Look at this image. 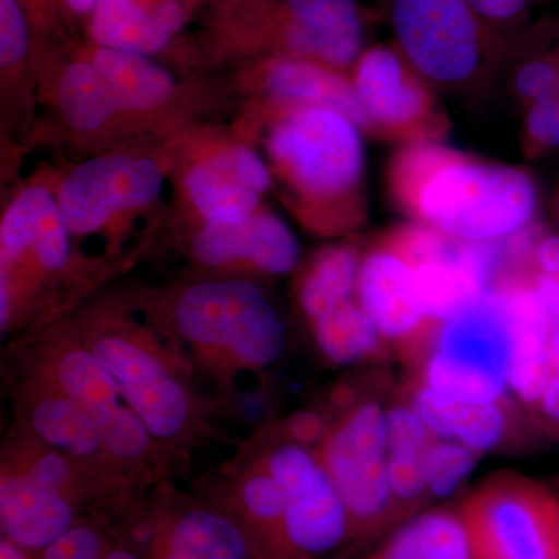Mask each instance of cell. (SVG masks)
I'll return each instance as SVG.
<instances>
[{"mask_svg": "<svg viewBox=\"0 0 559 559\" xmlns=\"http://www.w3.org/2000/svg\"><path fill=\"white\" fill-rule=\"evenodd\" d=\"M533 411L538 415L540 423L559 433V370H550L549 382Z\"/></svg>", "mask_w": 559, "mask_h": 559, "instance_id": "cell-41", "label": "cell"}, {"mask_svg": "<svg viewBox=\"0 0 559 559\" xmlns=\"http://www.w3.org/2000/svg\"><path fill=\"white\" fill-rule=\"evenodd\" d=\"M100 533L90 525H73L43 550V559H103Z\"/></svg>", "mask_w": 559, "mask_h": 559, "instance_id": "cell-38", "label": "cell"}, {"mask_svg": "<svg viewBox=\"0 0 559 559\" xmlns=\"http://www.w3.org/2000/svg\"><path fill=\"white\" fill-rule=\"evenodd\" d=\"M266 90L285 105L325 106L340 110L362 131V112L352 80L341 70L293 55L280 57L266 70Z\"/></svg>", "mask_w": 559, "mask_h": 559, "instance_id": "cell-21", "label": "cell"}, {"mask_svg": "<svg viewBox=\"0 0 559 559\" xmlns=\"http://www.w3.org/2000/svg\"><path fill=\"white\" fill-rule=\"evenodd\" d=\"M0 520L5 538L24 550H44L75 525V509L61 489L40 485L25 473L3 474Z\"/></svg>", "mask_w": 559, "mask_h": 559, "instance_id": "cell-17", "label": "cell"}, {"mask_svg": "<svg viewBox=\"0 0 559 559\" xmlns=\"http://www.w3.org/2000/svg\"><path fill=\"white\" fill-rule=\"evenodd\" d=\"M57 202L51 191L43 186L28 187L16 198L0 226V260L2 270L16 263L31 249L33 230L40 216Z\"/></svg>", "mask_w": 559, "mask_h": 559, "instance_id": "cell-31", "label": "cell"}, {"mask_svg": "<svg viewBox=\"0 0 559 559\" xmlns=\"http://www.w3.org/2000/svg\"><path fill=\"white\" fill-rule=\"evenodd\" d=\"M28 49L27 22L17 0H0V64L11 68Z\"/></svg>", "mask_w": 559, "mask_h": 559, "instance_id": "cell-37", "label": "cell"}, {"mask_svg": "<svg viewBox=\"0 0 559 559\" xmlns=\"http://www.w3.org/2000/svg\"><path fill=\"white\" fill-rule=\"evenodd\" d=\"M457 511L471 559H559V498L538 481L498 474Z\"/></svg>", "mask_w": 559, "mask_h": 559, "instance_id": "cell-5", "label": "cell"}, {"mask_svg": "<svg viewBox=\"0 0 559 559\" xmlns=\"http://www.w3.org/2000/svg\"><path fill=\"white\" fill-rule=\"evenodd\" d=\"M322 463L347 507L352 538L395 524L388 411L380 404L367 401L345 415L326 437Z\"/></svg>", "mask_w": 559, "mask_h": 559, "instance_id": "cell-8", "label": "cell"}, {"mask_svg": "<svg viewBox=\"0 0 559 559\" xmlns=\"http://www.w3.org/2000/svg\"><path fill=\"white\" fill-rule=\"evenodd\" d=\"M103 559H140L135 551L127 549V547H114L108 551H105Z\"/></svg>", "mask_w": 559, "mask_h": 559, "instance_id": "cell-46", "label": "cell"}, {"mask_svg": "<svg viewBox=\"0 0 559 559\" xmlns=\"http://www.w3.org/2000/svg\"><path fill=\"white\" fill-rule=\"evenodd\" d=\"M175 325L183 340L221 349L249 369L280 358L285 323L263 290L245 280H215L191 286L175 307Z\"/></svg>", "mask_w": 559, "mask_h": 559, "instance_id": "cell-6", "label": "cell"}, {"mask_svg": "<svg viewBox=\"0 0 559 559\" xmlns=\"http://www.w3.org/2000/svg\"><path fill=\"white\" fill-rule=\"evenodd\" d=\"M530 271L533 275L559 277V234H536L530 249Z\"/></svg>", "mask_w": 559, "mask_h": 559, "instance_id": "cell-40", "label": "cell"}, {"mask_svg": "<svg viewBox=\"0 0 559 559\" xmlns=\"http://www.w3.org/2000/svg\"><path fill=\"white\" fill-rule=\"evenodd\" d=\"M28 417L33 432L70 460H95L106 451L92 419L58 389L33 401Z\"/></svg>", "mask_w": 559, "mask_h": 559, "instance_id": "cell-25", "label": "cell"}, {"mask_svg": "<svg viewBox=\"0 0 559 559\" xmlns=\"http://www.w3.org/2000/svg\"><path fill=\"white\" fill-rule=\"evenodd\" d=\"M521 148L528 160L559 151V86L522 109Z\"/></svg>", "mask_w": 559, "mask_h": 559, "instance_id": "cell-32", "label": "cell"}, {"mask_svg": "<svg viewBox=\"0 0 559 559\" xmlns=\"http://www.w3.org/2000/svg\"><path fill=\"white\" fill-rule=\"evenodd\" d=\"M267 153L320 229L366 218V151L360 128L340 110L288 105L266 138Z\"/></svg>", "mask_w": 559, "mask_h": 559, "instance_id": "cell-2", "label": "cell"}, {"mask_svg": "<svg viewBox=\"0 0 559 559\" xmlns=\"http://www.w3.org/2000/svg\"><path fill=\"white\" fill-rule=\"evenodd\" d=\"M130 538L145 559H252L240 524L218 510L193 507L170 521H139Z\"/></svg>", "mask_w": 559, "mask_h": 559, "instance_id": "cell-15", "label": "cell"}, {"mask_svg": "<svg viewBox=\"0 0 559 559\" xmlns=\"http://www.w3.org/2000/svg\"><path fill=\"white\" fill-rule=\"evenodd\" d=\"M499 293L509 304L513 322L509 390L533 411L550 378L549 337L555 322L530 283H513Z\"/></svg>", "mask_w": 559, "mask_h": 559, "instance_id": "cell-18", "label": "cell"}, {"mask_svg": "<svg viewBox=\"0 0 559 559\" xmlns=\"http://www.w3.org/2000/svg\"><path fill=\"white\" fill-rule=\"evenodd\" d=\"M362 255L355 246H333L318 253L299 288L301 310L312 323L356 300Z\"/></svg>", "mask_w": 559, "mask_h": 559, "instance_id": "cell-27", "label": "cell"}, {"mask_svg": "<svg viewBox=\"0 0 559 559\" xmlns=\"http://www.w3.org/2000/svg\"><path fill=\"white\" fill-rule=\"evenodd\" d=\"M528 283L533 290H535L536 296H538L544 310L559 325V277L533 275Z\"/></svg>", "mask_w": 559, "mask_h": 559, "instance_id": "cell-42", "label": "cell"}, {"mask_svg": "<svg viewBox=\"0 0 559 559\" xmlns=\"http://www.w3.org/2000/svg\"><path fill=\"white\" fill-rule=\"evenodd\" d=\"M289 430L300 444H310L322 439L325 433V425L314 412H301L290 419Z\"/></svg>", "mask_w": 559, "mask_h": 559, "instance_id": "cell-43", "label": "cell"}, {"mask_svg": "<svg viewBox=\"0 0 559 559\" xmlns=\"http://www.w3.org/2000/svg\"><path fill=\"white\" fill-rule=\"evenodd\" d=\"M477 452L459 441L436 439L428 457L429 498H447L469 476Z\"/></svg>", "mask_w": 559, "mask_h": 559, "instance_id": "cell-33", "label": "cell"}, {"mask_svg": "<svg viewBox=\"0 0 559 559\" xmlns=\"http://www.w3.org/2000/svg\"><path fill=\"white\" fill-rule=\"evenodd\" d=\"M0 559H27L22 547L3 536L0 540Z\"/></svg>", "mask_w": 559, "mask_h": 559, "instance_id": "cell-45", "label": "cell"}, {"mask_svg": "<svg viewBox=\"0 0 559 559\" xmlns=\"http://www.w3.org/2000/svg\"><path fill=\"white\" fill-rule=\"evenodd\" d=\"M271 187L266 162L250 148H231L191 168L186 190L207 223L237 224L255 215Z\"/></svg>", "mask_w": 559, "mask_h": 559, "instance_id": "cell-14", "label": "cell"}, {"mask_svg": "<svg viewBox=\"0 0 559 559\" xmlns=\"http://www.w3.org/2000/svg\"><path fill=\"white\" fill-rule=\"evenodd\" d=\"M312 325L319 348L337 366L380 355L385 345L380 331L360 308L358 300L342 305Z\"/></svg>", "mask_w": 559, "mask_h": 559, "instance_id": "cell-29", "label": "cell"}, {"mask_svg": "<svg viewBox=\"0 0 559 559\" xmlns=\"http://www.w3.org/2000/svg\"><path fill=\"white\" fill-rule=\"evenodd\" d=\"M98 433L110 457L128 462L142 459L148 452L153 437L142 418L131 407L124 406L98 428Z\"/></svg>", "mask_w": 559, "mask_h": 559, "instance_id": "cell-34", "label": "cell"}, {"mask_svg": "<svg viewBox=\"0 0 559 559\" xmlns=\"http://www.w3.org/2000/svg\"><path fill=\"white\" fill-rule=\"evenodd\" d=\"M280 40L293 57L353 69L366 47L358 0H283Z\"/></svg>", "mask_w": 559, "mask_h": 559, "instance_id": "cell-13", "label": "cell"}, {"mask_svg": "<svg viewBox=\"0 0 559 559\" xmlns=\"http://www.w3.org/2000/svg\"><path fill=\"white\" fill-rule=\"evenodd\" d=\"M193 252L207 266L249 261L264 274H288L300 259L293 230L272 213H259L237 224L207 223L193 240Z\"/></svg>", "mask_w": 559, "mask_h": 559, "instance_id": "cell-16", "label": "cell"}, {"mask_svg": "<svg viewBox=\"0 0 559 559\" xmlns=\"http://www.w3.org/2000/svg\"><path fill=\"white\" fill-rule=\"evenodd\" d=\"M352 70L349 80L362 112V131L400 146L447 139L451 120L439 90L395 44L367 47Z\"/></svg>", "mask_w": 559, "mask_h": 559, "instance_id": "cell-7", "label": "cell"}, {"mask_svg": "<svg viewBox=\"0 0 559 559\" xmlns=\"http://www.w3.org/2000/svg\"><path fill=\"white\" fill-rule=\"evenodd\" d=\"M91 349L154 439L171 440L182 433L190 417L189 395L151 349L119 334L98 337Z\"/></svg>", "mask_w": 559, "mask_h": 559, "instance_id": "cell-12", "label": "cell"}, {"mask_svg": "<svg viewBox=\"0 0 559 559\" xmlns=\"http://www.w3.org/2000/svg\"><path fill=\"white\" fill-rule=\"evenodd\" d=\"M511 355L509 304L499 290L481 294L433 331L421 384L452 399L500 401L509 389Z\"/></svg>", "mask_w": 559, "mask_h": 559, "instance_id": "cell-4", "label": "cell"}, {"mask_svg": "<svg viewBox=\"0 0 559 559\" xmlns=\"http://www.w3.org/2000/svg\"><path fill=\"white\" fill-rule=\"evenodd\" d=\"M154 20L167 35H175L186 24V10L178 0H164L153 11Z\"/></svg>", "mask_w": 559, "mask_h": 559, "instance_id": "cell-44", "label": "cell"}, {"mask_svg": "<svg viewBox=\"0 0 559 559\" xmlns=\"http://www.w3.org/2000/svg\"><path fill=\"white\" fill-rule=\"evenodd\" d=\"M49 371L55 389L79 404L97 429L123 406L119 385L91 348H62Z\"/></svg>", "mask_w": 559, "mask_h": 559, "instance_id": "cell-24", "label": "cell"}, {"mask_svg": "<svg viewBox=\"0 0 559 559\" xmlns=\"http://www.w3.org/2000/svg\"><path fill=\"white\" fill-rule=\"evenodd\" d=\"M40 559H43V558H40Z\"/></svg>", "mask_w": 559, "mask_h": 559, "instance_id": "cell-48", "label": "cell"}, {"mask_svg": "<svg viewBox=\"0 0 559 559\" xmlns=\"http://www.w3.org/2000/svg\"><path fill=\"white\" fill-rule=\"evenodd\" d=\"M551 212H554L555 219L559 224V183L557 191H555L554 200H551Z\"/></svg>", "mask_w": 559, "mask_h": 559, "instance_id": "cell-47", "label": "cell"}, {"mask_svg": "<svg viewBox=\"0 0 559 559\" xmlns=\"http://www.w3.org/2000/svg\"><path fill=\"white\" fill-rule=\"evenodd\" d=\"M489 31L509 46L532 24L535 0H466Z\"/></svg>", "mask_w": 559, "mask_h": 559, "instance_id": "cell-36", "label": "cell"}, {"mask_svg": "<svg viewBox=\"0 0 559 559\" xmlns=\"http://www.w3.org/2000/svg\"><path fill=\"white\" fill-rule=\"evenodd\" d=\"M388 189L409 221L460 241H502L538 224L539 187L527 168L443 142L400 146Z\"/></svg>", "mask_w": 559, "mask_h": 559, "instance_id": "cell-1", "label": "cell"}, {"mask_svg": "<svg viewBox=\"0 0 559 559\" xmlns=\"http://www.w3.org/2000/svg\"><path fill=\"white\" fill-rule=\"evenodd\" d=\"M411 404L437 439L459 441L477 454L498 448L509 430L503 400L476 403L452 399L419 384Z\"/></svg>", "mask_w": 559, "mask_h": 559, "instance_id": "cell-20", "label": "cell"}, {"mask_svg": "<svg viewBox=\"0 0 559 559\" xmlns=\"http://www.w3.org/2000/svg\"><path fill=\"white\" fill-rule=\"evenodd\" d=\"M58 100L66 119L80 131H95L120 110L109 84L92 62H73L58 84Z\"/></svg>", "mask_w": 559, "mask_h": 559, "instance_id": "cell-30", "label": "cell"}, {"mask_svg": "<svg viewBox=\"0 0 559 559\" xmlns=\"http://www.w3.org/2000/svg\"><path fill=\"white\" fill-rule=\"evenodd\" d=\"M396 49L437 90L484 91L510 46L466 0H382Z\"/></svg>", "mask_w": 559, "mask_h": 559, "instance_id": "cell-3", "label": "cell"}, {"mask_svg": "<svg viewBox=\"0 0 559 559\" xmlns=\"http://www.w3.org/2000/svg\"><path fill=\"white\" fill-rule=\"evenodd\" d=\"M162 182L156 162L121 154L98 157L70 173L57 204L69 231L87 235L100 230L117 213L156 201Z\"/></svg>", "mask_w": 559, "mask_h": 559, "instance_id": "cell-10", "label": "cell"}, {"mask_svg": "<svg viewBox=\"0 0 559 559\" xmlns=\"http://www.w3.org/2000/svg\"><path fill=\"white\" fill-rule=\"evenodd\" d=\"M69 457L58 451H47L39 457L33 460L31 466L24 471L28 477L46 487L61 489L72 495L73 491V466Z\"/></svg>", "mask_w": 559, "mask_h": 559, "instance_id": "cell-39", "label": "cell"}, {"mask_svg": "<svg viewBox=\"0 0 559 559\" xmlns=\"http://www.w3.org/2000/svg\"><path fill=\"white\" fill-rule=\"evenodd\" d=\"M40 266L60 271L70 255L69 229L62 219L57 202L46 210L33 230L32 246Z\"/></svg>", "mask_w": 559, "mask_h": 559, "instance_id": "cell-35", "label": "cell"}, {"mask_svg": "<svg viewBox=\"0 0 559 559\" xmlns=\"http://www.w3.org/2000/svg\"><path fill=\"white\" fill-rule=\"evenodd\" d=\"M356 300L385 344L399 345L412 358H425L439 323L419 299L409 261L385 234L362 255Z\"/></svg>", "mask_w": 559, "mask_h": 559, "instance_id": "cell-11", "label": "cell"}, {"mask_svg": "<svg viewBox=\"0 0 559 559\" xmlns=\"http://www.w3.org/2000/svg\"><path fill=\"white\" fill-rule=\"evenodd\" d=\"M91 35L102 49L145 57L160 51L170 40L139 0H100L92 13Z\"/></svg>", "mask_w": 559, "mask_h": 559, "instance_id": "cell-28", "label": "cell"}, {"mask_svg": "<svg viewBox=\"0 0 559 559\" xmlns=\"http://www.w3.org/2000/svg\"><path fill=\"white\" fill-rule=\"evenodd\" d=\"M389 473L395 524L407 521L429 499L428 457L437 437L412 404L388 411Z\"/></svg>", "mask_w": 559, "mask_h": 559, "instance_id": "cell-19", "label": "cell"}, {"mask_svg": "<svg viewBox=\"0 0 559 559\" xmlns=\"http://www.w3.org/2000/svg\"><path fill=\"white\" fill-rule=\"evenodd\" d=\"M362 559H471L468 535L457 510L423 511Z\"/></svg>", "mask_w": 559, "mask_h": 559, "instance_id": "cell-23", "label": "cell"}, {"mask_svg": "<svg viewBox=\"0 0 559 559\" xmlns=\"http://www.w3.org/2000/svg\"><path fill=\"white\" fill-rule=\"evenodd\" d=\"M109 84L120 110H148L170 100L175 81L167 70L150 61L145 55L98 49L92 57Z\"/></svg>", "mask_w": 559, "mask_h": 559, "instance_id": "cell-26", "label": "cell"}, {"mask_svg": "<svg viewBox=\"0 0 559 559\" xmlns=\"http://www.w3.org/2000/svg\"><path fill=\"white\" fill-rule=\"evenodd\" d=\"M503 69L521 109L559 86V14L533 21L511 44ZM502 69V70H503Z\"/></svg>", "mask_w": 559, "mask_h": 559, "instance_id": "cell-22", "label": "cell"}, {"mask_svg": "<svg viewBox=\"0 0 559 559\" xmlns=\"http://www.w3.org/2000/svg\"><path fill=\"white\" fill-rule=\"evenodd\" d=\"M267 471L285 499L288 538L297 554L316 559L352 538L347 507L329 471L301 444L271 452Z\"/></svg>", "mask_w": 559, "mask_h": 559, "instance_id": "cell-9", "label": "cell"}]
</instances>
